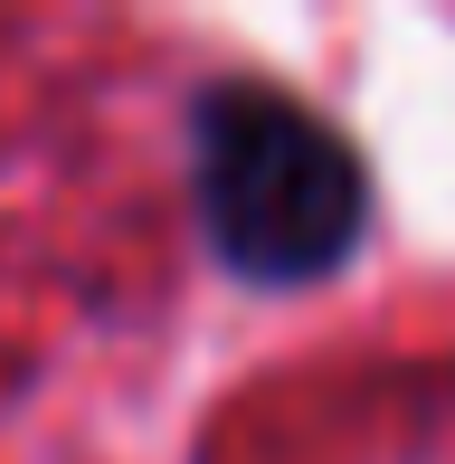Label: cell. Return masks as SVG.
I'll use <instances>...</instances> for the list:
<instances>
[{
	"label": "cell",
	"instance_id": "6da1fadb",
	"mask_svg": "<svg viewBox=\"0 0 455 464\" xmlns=\"http://www.w3.org/2000/svg\"><path fill=\"white\" fill-rule=\"evenodd\" d=\"M190 199L237 285H323L370 237V171L304 95L218 76L190 104Z\"/></svg>",
	"mask_w": 455,
	"mask_h": 464
}]
</instances>
